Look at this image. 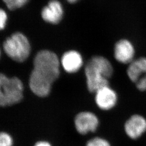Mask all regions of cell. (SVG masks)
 <instances>
[{
  "label": "cell",
  "mask_w": 146,
  "mask_h": 146,
  "mask_svg": "<svg viewBox=\"0 0 146 146\" xmlns=\"http://www.w3.org/2000/svg\"><path fill=\"white\" fill-rule=\"evenodd\" d=\"M59 75L60 62L57 55L49 50L40 51L34 60V69L29 78L30 88L38 96H46Z\"/></svg>",
  "instance_id": "cell-1"
},
{
  "label": "cell",
  "mask_w": 146,
  "mask_h": 146,
  "mask_svg": "<svg viewBox=\"0 0 146 146\" xmlns=\"http://www.w3.org/2000/svg\"><path fill=\"white\" fill-rule=\"evenodd\" d=\"M113 72V65L108 59L100 55L92 57L84 68L88 90L95 93L99 89L109 85V80Z\"/></svg>",
  "instance_id": "cell-2"
},
{
  "label": "cell",
  "mask_w": 146,
  "mask_h": 146,
  "mask_svg": "<svg viewBox=\"0 0 146 146\" xmlns=\"http://www.w3.org/2000/svg\"><path fill=\"white\" fill-rule=\"evenodd\" d=\"M23 85L17 78H9L0 73V106L16 104L23 98Z\"/></svg>",
  "instance_id": "cell-3"
},
{
  "label": "cell",
  "mask_w": 146,
  "mask_h": 146,
  "mask_svg": "<svg viewBox=\"0 0 146 146\" xmlns=\"http://www.w3.org/2000/svg\"><path fill=\"white\" fill-rule=\"evenodd\" d=\"M3 49L7 55L17 62H23L29 56L31 44L23 34L17 32L6 39Z\"/></svg>",
  "instance_id": "cell-4"
},
{
  "label": "cell",
  "mask_w": 146,
  "mask_h": 146,
  "mask_svg": "<svg viewBox=\"0 0 146 146\" xmlns=\"http://www.w3.org/2000/svg\"><path fill=\"white\" fill-rule=\"evenodd\" d=\"M127 74L139 90L146 92V58L135 59L128 64Z\"/></svg>",
  "instance_id": "cell-5"
},
{
  "label": "cell",
  "mask_w": 146,
  "mask_h": 146,
  "mask_svg": "<svg viewBox=\"0 0 146 146\" xmlns=\"http://www.w3.org/2000/svg\"><path fill=\"white\" fill-rule=\"evenodd\" d=\"M74 123L78 133L86 135L97 130L99 125L100 121L99 117L95 113L85 111L78 113L76 116Z\"/></svg>",
  "instance_id": "cell-6"
},
{
  "label": "cell",
  "mask_w": 146,
  "mask_h": 146,
  "mask_svg": "<svg viewBox=\"0 0 146 146\" xmlns=\"http://www.w3.org/2000/svg\"><path fill=\"white\" fill-rule=\"evenodd\" d=\"M94 94L95 102L100 110H110L113 109L117 103V94L110 85L99 89Z\"/></svg>",
  "instance_id": "cell-7"
},
{
  "label": "cell",
  "mask_w": 146,
  "mask_h": 146,
  "mask_svg": "<svg viewBox=\"0 0 146 146\" xmlns=\"http://www.w3.org/2000/svg\"><path fill=\"white\" fill-rule=\"evenodd\" d=\"M135 47L129 40L121 39L115 43L114 56L118 62L129 64L135 60Z\"/></svg>",
  "instance_id": "cell-8"
},
{
  "label": "cell",
  "mask_w": 146,
  "mask_h": 146,
  "mask_svg": "<svg viewBox=\"0 0 146 146\" xmlns=\"http://www.w3.org/2000/svg\"><path fill=\"white\" fill-rule=\"evenodd\" d=\"M126 135L133 140L140 138L146 132V119L140 114H134L126 121L124 125Z\"/></svg>",
  "instance_id": "cell-9"
},
{
  "label": "cell",
  "mask_w": 146,
  "mask_h": 146,
  "mask_svg": "<svg viewBox=\"0 0 146 146\" xmlns=\"http://www.w3.org/2000/svg\"><path fill=\"white\" fill-rule=\"evenodd\" d=\"M64 14L62 5L58 0H50L41 11L42 19L47 23L58 24L62 20Z\"/></svg>",
  "instance_id": "cell-10"
},
{
  "label": "cell",
  "mask_w": 146,
  "mask_h": 146,
  "mask_svg": "<svg viewBox=\"0 0 146 146\" xmlns=\"http://www.w3.org/2000/svg\"><path fill=\"white\" fill-rule=\"evenodd\" d=\"M63 68L67 73L78 72L84 64L81 54L76 50H69L65 52L61 59Z\"/></svg>",
  "instance_id": "cell-11"
},
{
  "label": "cell",
  "mask_w": 146,
  "mask_h": 146,
  "mask_svg": "<svg viewBox=\"0 0 146 146\" xmlns=\"http://www.w3.org/2000/svg\"><path fill=\"white\" fill-rule=\"evenodd\" d=\"M9 10H16L25 6L29 0H2Z\"/></svg>",
  "instance_id": "cell-12"
},
{
  "label": "cell",
  "mask_w": 146,
  "mask_h": 146,
  "mask_svg": "<svg viewBox=\"0 0 146 146\" xmlns=\"http://www.w3.org/2000/svg\"><path fill=\"white\" fill-rule=\"evenodd\" d=\"M86 146H111V145L104 138L96 137L89 140Z\"/></svg>",
  "instance_id": "cell-13"
},
{
  "label": "cell",
  "mask_w": 146,
  "mask_h": 146,
  "mask_svg": "<svg viewBox=\"0 0 146 146\" xmlns=\"http://www.w3.org/2000/svg\"><path fill=\"white\" fill-rule=\"evenodd\" d=\"M13 139L11 136L5 132L0 133V146H12Z\"/></svg>",
  "instance_id": "cell-14"
},
{
  "label": "cell",
  "mask_w": 146,
  "mask_h": 146,
  "mask_svg": "<svg viewBox=\"0 0 146 146\" xmlns=\"http://www.w3.org/2000/svg\"><path fill=\"white\" fill-rule=\"evenodd\" d=\"M8 20L7 14L3 9L0 8V31L5 28Z\"/></svg>",
  "instance_id": "cell-15"
},
{
  "label": "cell",
  "mask_w": 146,
  "mask_h": 146,
  "mask_svg": "<svg viewBox=\"0 0 146 146\" xmlns=\"http://www.w3.org/2000/svg\"><path fill=\"white\" fill-rule=\"evenodd\" d=\"M35 146H52L49 143L46 141H40L35 144Z\"/></svg>",
  "instance_id": "cell-16"
},
{
  "label": "cell",
  "mask_w": 146,
  "mask_h": 146,
  "mask_svg": "<svg viewBox=\"0 0 146 146\" xmlns=\"http://www.w3.org/2000/svg\"><path fill=\"white\" fill-rule=\"evenodd\" d=\"M69 3H76L77 2H78L79 0H66Z\"/></svg>",
  "instance_id": "cell-17"
}]
</instances>
